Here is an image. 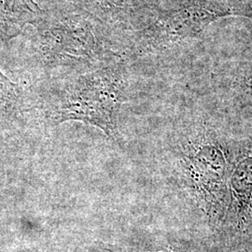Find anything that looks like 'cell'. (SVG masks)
Segmentation results:
<instances>
[{
	"label": "cell",
	"mask_w": 252,
	"mask_h": 252,
	"mask_svg": "<svg viewBox=\"0 0 252 252\" xmlns=\"http://www.w3.org/2000/svg\"><path fill=\"white\" fill-rule=\"evenodd\" d=\"M231 16L252 18V7L241 2L184 0L180 8L155 19L145 35L153 44H167L198 36L211 23Z\"/></svg>",
	"instance_id": "cell-3"
},
{
	"label": "cell",
	"mask_w": 252,
	"mask_h": 252,
	"mask_svg": "<svg viewBox=\"0 0 252 252\" xmlns=\"http://www.w3.org/2000/svg\"><path fill=\"white\" fill-rule=\"evenodd\" d=\"M37 54L48 69H94L121 61L108 32L81 12L45 14L36 26ZM109 35V34H108Z\"/></svg>",
	"instance_id": "cell-2"
},
{
	"label": "cell",
	"mask_w": 252,
	"mask_h": 252,
	"mask_svg": "<svg viewBox=\"0 0 252 252\" xmlns=\"http://www.w3.org/2000/svg\"><path fill=\"white\" fill-rule=\"evenodd\" d=\"M75 9L105 28L118 33L133 27L147 8L146 0H63Z\"/></svg>",
	"instance_id": "cell-5"
},
{
	"label": "cell",
	"mask_w": 252,
	"mask_h": 252,
	"mask_svg": "<svg viewBox=\"0 0 252 252\" xmlns=\"http://www.w3.org/2000/svg\"><path fill=\"white\" fill-rule=\"evenodd\" d=\"M44 15L34 0H0V44L18 36L29 25L36 27Z\"/></svg>",
	"instance_id": "cell-6"
},
{
	"label": "cell",
	"mask_w": 252,
	"mask_h": 252,
	"mask_svg": "<svg viewBox=\"0 0 252 252\" xmlns=\"http://www.w3.org/2000/svg\"><path fill=\"white\" fill-rule=\"evenodd\" d=\"M126 87L121 60L54 84L41 97L40 109L52 126L79 121L117 138L118 115Z\"/></svg>",
	"instance_id": "cell-1"
},
{
	"label": "cell",
	"mask_w": 252,
	"mask_h": 252,
	"mask_svg": "<svg viewBox=\"0 0 252 252\" xmlns=\"http://www.w3.org/2000/svg\"><path fill=\"white\" fill-rule=\"evenodd\" d=\"M232 194L239 207L252 203V155L244 157L236 164L231 178Z\"/></svg>",
	"instance_id": "cell-7"
},
{
	"label": "cell",
	"mask_w": 252,
	"mask_h": 252,
	"mask_svg": "<svg viewBox=\"0 0 252 252\" xmlns=\"http://www.w3.org/2000/svg\"><path fill=\"white\" fill-rule=\"evenodd\" d=\"M187 169L192 186L207 202L215 207L224 203L227 162L220 148L207 145L190 153Z\"/></svg>",
	"instance_id": "cell-4"
}]
</instances>
